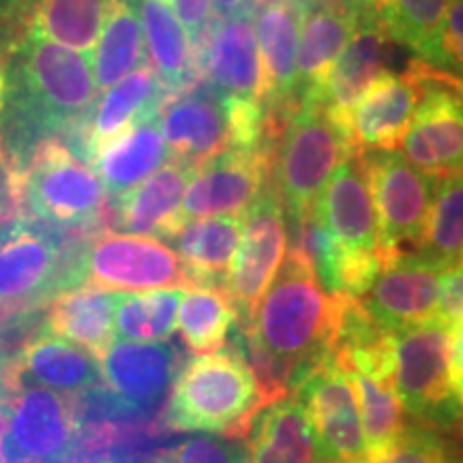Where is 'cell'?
I'll list each match as a JSON object with an SVG mask.
<instances>
[{
	"instance_id": "20",
	"label": "cell",
	"mask_w": 463,
	"mask_h": 463,
	"mask_svg": "<svg viewBox=\"0 0 463 463\" xmlns=\"http://www.w3.org/2000/svg\"><path fill=\"white\" fill-rule=\"evenodd\" d=\"M176 350L161 341H112L99 358L101 378L127 408H155L176 378Z\"/></svg>"
},
{
	"instance_id": "4",
	"label": "cell",
	"mask_w": 463,
	"mask_h": 463,
	"mask_svg": "<svg viewBox=\"0 0 463 463\" xmlns=\"http://www.w3.org/2000/svg\"><path fill=\"white\" fill-rule=\"evenodd\" d=\"M354 153L345 127L322 103H300L279 133L270 167L273 189L288 217L311 211L337 167Z\"/></svg>"
},
{
	"instance_id": "24",
	"label": "cell",
	"mask_w": 463,
	"mask_h": 463,
	"mask_svg": "<svg viewBox=\"0 0 463 463\" xmlns=\"http://www.w3.org/2000/svg\"><path fill=\"white\" fill-rule=\"evenodd\" d=\"M194 170L170 159L146 181L116 198V225L137 236L167 239L183 223L184 189Z\"/></svg>"
},
{
	"instance_id": "3",
	"label": "cell",
	"mask_w": 463,
	"mask_h": 463,
	"mask_svg": "<svg viewBox=\"0 0 463 463\" xmlns=\"http://www.w3.org/2000/svg\"><path fill=\"white\" fill-rule=\"evenodd\" d=\"M262 410L251 369L239 354L211 352L194 358L174 382L167 422L181 431L242 438Z\"/></svg>"
},
{
	"instance_id": "19",
	"label": "cell",
	"mask_w": 463,
	"mask_h": 463,
	"mask_svg": "<svg viewBox=\"0 0 463 463\" xmlns=\"http://www.w3.org/2000/svg\"><path fill=\"white\" fill-rule=\"evenodd\" d=\"M372 0H335L300 11L297 56V92L300 103H320L328 71L356 31L363 11Z\"/></svg>"
},
{
	"instance_id": "12",
	"label": "cell",
	"mask_w": 463,
	"mask_h": 463,
	"mask_svg": "<svg viewBox=\"0 0 463 463\" xmlns=\"http://www.w3.org/2000/svg\"><path fill=\"white\" fill-rule=\"evenodd\" d=\"M164 101L157 123L170 159L198 170L234 148L228 97L211 84H187Z\"/></svg>"
},
{
	"instance_id": "29",
	"label": "cell",
	"mask_w": 463,
	"mask_h": 463,
	"mask_svg": "<svg viewBox=\"0 0 463 463\" xmlns=\"http://www.w3.org/2000/svg\"><path fill=\"white\" fill-rule=\"evenodd\" d=\"M170 161V153L161 136L157 118L144 120L97 150L90 157L92 170L103 184V191L118 198L146 181L161 165Z\"/></svg>"
},
{
	"instance_id": "36",
	"label": "cell",
	"mask_w": 463,
	"mask_h": 463,
	"mask_svg": "<svg viewBox=\"0 0 463 463\" xmlns=\"http://www.w3.org/2000/svg\"><path fill=\"white\" fill-rule=\"evenodd\" d=\"M414 253L442 270L463 260V174L438 178Z\"/></svg>"
},
{
	"instance_id": "32",
	"label": "cell",
	"mask_w": 463,
	"mask_h": 463,
	"mask_svg": "<svg viewBox=\"0 0 463 463\" xmlns=\"http://www.w3.org/2000/svg\"><path fill=\"white\" fill-rule=\"evenodd\" d=\"M142 33L146 39L150 65L165 92H178L189 82L191 42L165 0H137Z\"/></svg>"
},
{
	"instance_id": "51",
	"label": "cell",
	"mask_w": 463,
	"mask_h": 463,
	"mask_svg": "<svg viewBox=\"0 0 463 463\" xmlns=\"http://www.w3.org/2000/svg\"><path fill=\"white\" fill-rule=\"evenodd\" d=\"M449 463H463V457H459V455H450V459H449Z\"/></svg>"
},
{
	"instance_id": "23",
	"label": "cell",
	"mask_w": 463,
	"mask_h": 463,
	"mask_svg": "<svg viewBox=\"0 0 463 463\" xmlns=\"http://www.w3.org/2000/svg\"><path fill=\"white\" fill-rule=\"evenodd\" d=\"M61 270V251L48 232L15 223L0 234V303L33 300L50 292Z\"/></svg>"
},
{
	"instance_id": "7",
	"label": "cell",
	"mask_w": 463,
	"mask_h": 463,
	"mask_svg": "<svg viewBox=\"0 0 463 463\" xmlns=\"http://www.w3.org/2000/svg\"><path fill=\"white\" fill-rule=\"evenodd\" d=\"M378 219L380 260L419 245L438 178L427 176L397 150L361 153ZM382 264V262H380Z\"/></svg>"
},
{
	"instance_id": "14",
	"label": "cell",
	"mask_w": 463,
	"mask_h": 463,
	"mask_svg": "<svg viewBox=\"0 0 463 463\" xmlns=\"http://www.w3.org/2000/svg\"><path fill=\"white\" fill-rule=\"evenodd\" d=\"M0 431L3 457L9 463H54L71 453L75 416L54 391L28 386L11 397Z\"/></svg>"
},
{
	"instance_id": "22",
	"label": "cell",
	"mask_w": 463,
	"mask_h": 463,
	"mask_svg": "<svg viewBox=\"0 0 463 463\" xmlns=\"http://www.w3.org/2000/svg\"><path fill=\"white\" fill-rule=\"evenodd\" d=\"M213 89L232 99L256 101L264 106L262 61L251 15L225 17L202 52Z\"/></svg>"
},
{
	"instance_id": "34",
	"label": "cell",
	"mask_w": 463,
	"mask_h": 463,
	"mask_svg": "<svg viewBox=\"0 0 463 463\" xmlns=\"http://www.w3.org/2000/svg\"><path fill=\"white\" fill-rule=\"evenodd\" d=\"M239 322V309L217 286H187L178 305V331L198 354L223 347Z\"/></svg>"
},
{
	"instance_id": "2",
	"label": "cell",
	"mask_w": 463,
	"mask_h": 463,
	"mask_svg": "<svg viewBox=\"0 0 463 463\" xmlns=\"http://www.w3.org/2000/svg\"><path fill=\"white\" fill-rule=\"evenodd\" d=\"M339 317V297L320 286L316 275L289 258L247 317L264 347L292 367V389L317 363L331 356Z\"/></svg>"
},
{
	"instance_id": "10",
	"label": "cell",
	"mask_w": 463,
	"mask_h": 463,
	"mask_svg": "<svg viewBox=\"0 0 463 463\" xmlns=\"http://www.w3.org/2000/svg\"><path fill=\"white\" fill-rule=\"evenodd\" d=\"M80 277L109 292L189 286L174 249L137 234H106L92 242L80 260Z\"/></svg>"
},
{
	"instance_id": "9",
	"label": "cell",
	"mask_w": 463,
	"mask_h": 463,
	"mask_svg": "<svg viewBox=\"0 0 463 463\" xmlns=\"http://www.w3.org/2000/svg\"><path fill=\"white\" fill-rule=\"evenodd\" d=\"M292 395L305 405L322 463H367L354 386L333 352L294 386Z\"/></svg>"
},
{
	"instance_id": "35",
	"label": "cell",
	"mask_w": 463,
	"mask_h": 463,
	"mask_svg": "<svg viewBox=\"0 0 463 463\" xmlns=\"http://www.w3.org/2000/svg\"><path fill=\"white\" fill-rule=\"evenodd\" d=\"M450 0H372L389 37L436 67L439 31Z\"/></svg>"
},
{
	"instance_id": "6",
	"label": "cell",
	"mask_w": 463,
	"mask_h": 463,
	"mask_svg": "<svg viewBox=\"0 0 463 463\" xmlns=\"http://www.w3.org/2000/svg\"><path fill=\"white\" fill-rule=\"evenodd\" d=\"M20 198L45 223L86 225L99 217L103 184L90 165L65 142L39 144L22 167Z\"/></svg>"
},
{
	"instance_id": "42",
	"label": "cell",
	"mask_w": 463,
	"mask_h": 463,
	"mask_svg": "<svg viewBox=\"0 0 463 463\" xmlns=\"http://www.w3.org/2000/svg\"><path fill=\"white\" fill-rule=\"evenodd\" d=\"M167 7L174 11L189 37L200 39L206 31L208 15H211V0H165Z\"/></svg>"
},
{
	"instance_id": "50",
	"label": "cell",
	"mask_w": 463,
	"mask_h": 463,
	"mask_svg": "<svg viewBox=\"0 0 463 463\" xmlns=\"http://www.w3.org/2000/svg\"><path fill=\"white\" fill-rule=\"evenodd\" d=\"M3 101H5V69L0 67V109H3Z\"/></svg>"
},
{
	"instance_id": "25",
	"label": "cell",
	"mask_w": 463,
	"mask_h": 463,
	"mask_svg": "<svg viewBox=\"0 0 463 463\" xmlns=\"http://www.w3.org/2000/svg\"><path fill=\"white\" fill-rule=\"evenodd\" d=\"M164 99V84L148 65L136 69L120 82L109 86L101 99L95 101L89 123H86L84 159L90 161L103 144L118 137L131 127L157 118Z\"/></svg>"
},
{
	"instance_id": "5",
	"label": "cell",
	"mask_w": 463,
	"mask_h": 463,
	"mask_svg": "<svg viewBox=\"0 0 463 463\" xmlns=\"http://www.w3.org/2000/svg\"><path fill=\"white\" fill-rule=\"evenodd\" d=\"M392 389L414 420L449 427L457 410L450 389V326L439 322L416 324L391 335Z\"/></svg>"
},
{
	"instance_id": "15",
	"label": "cell",
	"mask_w": 463,
	"mask_h": 463,
	"mask_svg": "<svg viewBox=\"0 0 463 463\" xmlns=\"http://www.w3.org/2000/svg\"><path fill=\"white\" fill-rule=\"evenodd\" d=\"M442 269L419 253L399 251L384 258L367 292L358 298L363 309L386 333L436 320Z\"/></svg>"
},
{
	"instance_id": "49",
	"label": "cell",
	"mask_w": 463,
	"mask_h": 463,
	"mask_svg": "<svg viewBox=\"0 0 463 463\" xmlns=\"http://www.w3.org/2000/svg\"><path fill=\"white\" fill-rule=\"evenodd\" d=\"M54 463H106V461H97V459H92V457H86V455H67Z\"/></svg>"
},
{
	"instance_id": "38",
	"label": "cell",
	"mask_w": 463,
	"mask_h": 463,
	"mask_svg": "<svg viewBox=\"0 0 463 463\" xmlns=\"http://www.w3.org/2000/svg\"><path fill=\"white\" fill-rule=\"evenodd\" d=\"M453 450L431 425H410L384 459L375 463H449Z\"/></svg>"
},
{
	"instance_id": "47",
	"label": "cell",
	"mask_w": 463,
	"mask_h": 463,
	"mask_svg": "<svg viewBox=\"0 0 463 463\" xmlns=\"http://www.w3.org/2000/svg\"><path fill=\"white\" fill-rule=\"evenodd\" d=\"M449 427L455 431L457 439H459V444L463 447V403L457 405V410H455V414H453V420H450Z\"/></svg>"
},
{
	"instance_id": "33",
	"label": "cell",
	"mask_w": 463,
	"mask_h": 463,
	"mask_svg": "<svg viewBox=\"0 0 463 463\" xmlns=\"http://www.w3.org/2000/svg\"><path fill=\"white\" fill-rule=\"evenodd\" d=\"M344 372L354 386L358 412H361L364 449H367V463L384 459L395 449L405 431V412L402 399L389 382H382L372 375L345 369Z\"/></svg>"
},
{
	"instance_id": "37",
	"label": "cell",
	"mask_w": 463,
	"mask_h": 463,
	"mask_svg": "<svg viewBox=\"0 0 463 463\" xmlns=\"http://www.w3.org/2000/svg\"><path fill=\"white\" fill-rule=\"evenodd\" d=\"M183 288L120 294L114 311V335L120 341H167L176 331Z\"/></svg>"
},
{
	"instance_id": "46",
	"label": "cell",
	"mask_w": 463,
	"mask_h": 463,
	"mask_svg": "<svg viewBox=\"0 0 463 463\" xmlns=\"http://www.w3.org/2000/svg\"><path fill=\"white\" fill-rule=\"evenodd\" d=\"M247 7L249 0H213V9H215V14L222 17V20L242 14V9H245V14H249Z\"/></svg>"
},
{
	"instance_id": "16",
	"label": "cell",
	"mask_w": 463,
	"mask_h": 463,
	"mask_svg": "<svg viewBox=\"0 0 463 463\" xmlns=\"http://www.w3.org/2000/svg\"><path fill=\"white\" fill-rule=\"evenodd\" d=\"M427 62H412L403 73L384 71L345 120L356 153L397 150L425 92Z\"/></svg>"
},
{
	"instance_id": "8",
	"label": "cell",
	"mask_w": 463,
	"mask_h": 463,
	"mask_svg": "<svg viewBox=\"0 0 463 463\" xmlns=\"http://www.w3.org/2000/svg\"><path fill=\"white\" fill-rule=\"evenodd\" d=\"M403 157L433 178L463 174V86L427 65L425 92L405 131Z\"/></svg>"
},
{
	"instance_id": "43",
	"label": "cell",
	"mask_w": 463,
	"mask_h": 463,
	"mask_svg": "<svg viewBox=\"0 0 463 463\" xmlns=\"http://www.w3.org/2000/svg\"><path fill=\"white\" fill-rule=\"evenodd\" d=\"M0 114H3V109H0ZM17 202H20V176L7 164L3 144H0V217L11 215Z\"/></svg>"
},
{
	"instance_id": "1",
	"label": "cell",
	"mask_w": 463,
	"mask_h": 463,
	"mask_svg": "<svg viewBox=\"0 0 463 463\" xmlns=\"http://www.w3.org/2000/svg\"><path fill=\"white\" fill-rule=\"evenodd\" d=\"M5 69L7 140L15 174L39 144L61 140L84 159V136L97 101L90 56L42 34H26ZM86 161V159H84Z\"/></svg>"
},
{
	"instance_id": "13",
	"label": "cell",
	"mask_w": 463,
	"mask_h": 463,
	"mask_svg": "<svg viewBox=\"0 0 463 463\" xmlns=\"http://www.w3.org/2000/svg\"><path fill=\"white\" fill-rule=\"evenodd\" d=\"M269 148H230L194 170L184 189L183 223L204 217H241L270 178Z\"/></svg>"
},
{
	"instance_id": "48",
	"label": "cell",
	"mask_w": 463,
	"mask_h": 463,
	"mask_svg": "<svg viewBox=\"0 0 463 463\" xmlns=\"http://www.w3.org/2000/svg\"><path fill=\"white\" fill-rule=\"evenodd\" d=\"M288 3H292L298 11H307V9H311V7H317V5L335 3V0H288Z\"/></svg>"
},
{
	"instance_id": "41",
	"label": "cell",
	"mask_w": 463,
	"mask_h": 463,
	"mask_svg": "<svg viewBox=\"0 0 463 463\" xmlns=\"http://www.w3.org/2000/svg\"><path fill=\"white\" fill-rule=\"evenodd\" d=\"M436 317L449 326L463 320V260L442 270Z\"/></svg>"
},
{
	"instance_id": "31",
	"label": "cell",
	"mask_w": 463,
	"mask_h": 463,
	"mask_svg": "<svg viewBox=\"0 0 463 463\" xmlns=\"http://www.w3.org/2000/svg\"><path fill=\"white\" fill-rule=\"evenodd\" d=\"M90 62L97 89L103 90L146 65L136 0H109Z\"/></svg>"
},
{
	"instance_id": "21",
	"label": "cell",
	"mask_w": 463,
	"mask_h": 463,
	"mask_svg": "<svg viewBox=\"0 0 463 463\" xmlns=\"http://www.w3.org/2000/svg\"><path fill=\"white\" fill-rule=\"evenodd\" d=\"M386 42H389V33L369 5L363 11L350 42L345 43L333 69L328 71L326 84L322 89L320 103L339 125L345 127L352 108L384 73V58L389 52Z\"/></svg>"
},
{
	"instance_id": "45",
	"label": "cell",
	"mask_w": 463,
	"mask_h": 463,
	"mask_svg": "<svg viewBox=\"0 0 463 463\" xmlns=\"http://www.w3.org/2000/svg\"><path fill=\"white\" fill-rule=\"evenodd\" d=\"M15 380H14V367L0 363V419L7 412V405L14 397Z\"/></svg>"
},
{
	"instance_id": "44",
	"label": "cell",
	"mask_w": 463,
	"mask_h": 463,
	"mask_svg": "<svg viewBox=\"0 0 463 463\" xmlns=\"http://www.w3.org/2000/svg\"><path fill=\"white\" fill-rule=\"evenodd\" d=\"M450 389L459 403H463V320L450 326Z\"/></svg>"
},
{
	"instance_id": "18",
	"label": "cell",
	"mask_w": 463,
	"mask_h": 463,
	"mask_svg": "<svg viewBox=\"0 0 463 463\" xmlns=\"http://www.w3.org/2000/svg\"><path fill=\"white\" fill-rule=\"evenodd\" d=\"M253 31L262 61L264 109L273 120L288 123L300 108L297 92L300 11L288 0L266 3Z\"/></svg>"
},
{
	"instance_id": "28",
	"label": "cell",
	"mask_w": 463,
	"mask_h": 463,
	"mask_svg": "<svg viewBox=\"0 0 463 463\" xmlns=\"http://www.w3.org/2000/svg\"><path fill=\"white\" fill-rule=\"evenodd\" d=\"M15 369L34 386L58 395H78L101 380L99 358L54 333H42L28 341L17 356Z\"/></svg>"
},
{
	"instance_id": "27",
	"label": "cell",
	"mask_w": 463,
	"mask_h": 463,
	"mask_svg": "<svg viewBox=\"0 0 463 463\" xmlns=\"http://www.w3.org/2000/svg\"><path fill=\"white\" fill-rule=\"evenodd\" d=\"M241 232L239 217H204L181 223L167 236L189 286L223 288Z\"/></svg>"
},
{
	"instance_id": "17",
	"label": "cell",
	"mask_w": 463,
	"mask_h": 463,
	"mask_svg": "<svg viewBox=\"0 0 463 463\" xmlns=\"http://www.w3.org/2000/svg\"><path fill=\"white\" fill-rule=\"evenodd\" d=\"M314 208L347 258L382 262L378 219L361 153L337 167Z\"/></svg>"
},
{
	"instance_id": "30",
	"label": "cell",
	"mask_w": 463,
	"mask_h": 463,
	"mask_svg": "<svg viewBox=\"0 0 463 463\" xmlns=\"http://www.w3.org/2000/svg\"><path fill=\"white\" fill-rule=\"evenodd\" d=\"M123 292L95 286L67 289L52 300L48 333L71 341L101 358L114 339V311Z\"/></svg>"
},
{
	"instance_id": "40",
	"label": "cell",
	"mask_w": 463,
	"mask_h": 463,
	"mask_svg": "<svg viewBox=\"0 0 463 463\" xmlns=\"http://www.w3.org/2000/svg\"><path fill=\"white\" fill-rule=\"evenodd\" d=\"M438 71L449 73L463 86V0H450L439 31Z\"/></svg>"
},
{
	"instance_id": "26",
	"label": "cell",
	"mask_w": 463,
	"mask_h": 463,
	"mask_svg": "<svg viewBox=\"0 0 463 463\" xmlns=\"http://www.w3.org/2000/svg\"><path fill=\"white\" fill-rule=\"evenodd\" d=\"M249 463H322L303 402L286 395L253 416Z\"/></svg>"
},
{
	"instance_id": "11",
	"label": "cell",
	"mask_w": 463,
	"mask_h": 463,
	"mask_svg": "<svg viewBox=\"0 0 463 463\" xmlns=\"http://www.w3.org/2000/svg\"><path fill=\"white\" fill-rule=\"evenodd\" d=\"M288 251V223L275 189L266 187L245 213L239 249L225 277V294L249 317L279 273Z\"/></svg>"
},
{
	"instance_id": "39",
	"label": "cell",
	"mask_w": 463,
	"mask_h": 463,
	"mask_svg": "<svg viewBox=\"0 0 463 463\" xmlns=\"http://www.w3.org/2000/svg\"><path fill=\"white\" fill-rule=\"evenodd\" d=\"M172 463H249V447L232 436H194L176 449Z\"/></svg>"
}]
</instances>
